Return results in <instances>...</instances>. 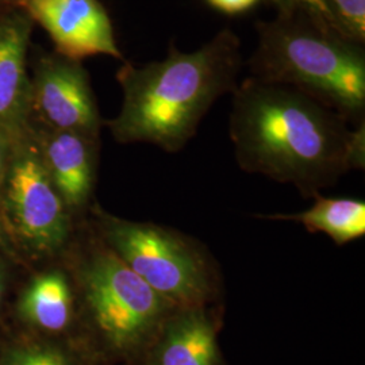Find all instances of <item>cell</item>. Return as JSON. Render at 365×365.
Listing matches in <instances>:
<instances>
[{
	"instance_id": "1",
	"label": "cell",
	"mask_w": 365,
	"mask_h": 365,
	"mask_svg": "<svg viewBox=\"0 0 365 365\" xmlns=\"http://www.w3.org/2000/svg\"><path fill=\"white\" fill-rule=\"evenodd\" d=\"M232 95L229 130L242 170L315 194L364 167V123L351 130L310 93L248 76Z\"/></svg>"
},
{
	"instance_id": "2",
	"label": "cell",
	"mask_w": 365,
	"mask_h": 365,
	"mask_svg": "<svg viewBox=\"0 0 365 365\" xmlns=\"http://www.w3.org/2000/svg\"><path fill=\"white\" fill-rule=\"evenodd\" d=\"M241 68V41L230 29L194 52L170 45L161 61L143 66L123 61L117 72L123 102L106 125L120 144L145 143L179 152L211 106L235 92Z\"/></svg>"
},
{
	"instance_id": "3",
	"label": "cell",
	"mask_w": 365,
	"mask_h": 365,
	"mask_svg": "<svg viewBox=\"0 0 365 365\" xmlns=\"http://www.w3.org/2000/svg\"><path fill=\"white\" fill-rule=\"evenodd\" d=\"M257 46L248 64L252 78L310 93L348 122H364L365 51L327 19L299 4L277 7L259 22Z\"/></svg>"
},
{
	"instance_id": "4",
	"label": "cell",
	"mask_w": 365,
	"mask_h": 365,
	"mask_svg": "<svg viewBox=\"0 0 365 365\" xmlns=\"http://www.w3.org/2000/svg\"><path fill=\"white\" fill-rule=\"evenodd\" d=\"M80 302L92 331L111 353L128 356L149 345L176 307L158 295L103 242L78 261Z\"/></svg>"
},
{
	"instance_id": "5",
	"label": "cell",
	"mask_w": 365,
	"mask_h": 365,
	"mask_svg": "<svg viewBox=\"0 0 365 365\" xmlns=\"http://www.w3.org/2000/svg\"><path fill=\"white\" fill-rule=\"evenodd\" d=\"M102 242L173 307H200L212 295L209 265L180 235L153 223L95 211Z\"/></svg>"
},
{
	"instance_id": "6",
	"label": "cell",
	"mask_w": 365,
	"mask_h": 365,
	"mask_svg": "<svg viewBox=\"0 0 365 365\" xmlns=\"http://www.w3.org/2000/svg\"><path fill=\"white\" fill-rule=\"evenodd\" d=\"M0 226L10 242L36 257L56 256L71 235L69 210L45 170L30 129L11 143Z\"/></svg>"
},
{
	"instance_id": "7",
	"label": "cell",
	"mask_w": 365,
	"mask_h": 365,
	"mask_svg": "<svg viewBox=\"0 0 365 365\" xmlns=\"http://www.w3.org/2000/svg\"><path fill=\"white\" fill-rule=\"evenodd\" d=\"M30 123L99 140L103 120L81 61L56 52L37 54L30 76Z\"/></svg>"
},
{
	"instance_id": "8",
	"label": "cell",
	"mask_w": 365,
	"mask_h": 365,
	"mask_svg": "<svg viewBox=\"0 0 365 365\" xmlns=\"http://www.w3.org/2000/svg\"><path fill=\"white\" fill-rule=\"evenodd\" d=\"M19 9L48 33L54 52L76 61L99 54L125 61L99 0H21Z\"/></svg>"
},
{
	"instance_id": "9",
	"label": "cell",
	"mask_w": 365,
	"mask_h": 365,
	"mask_svg": "<svg viewBox=\"0 0 365 365\" xmlns=\"http://www.w3.org/2000/svg\"><path fill=\"white\" fill-rule=\"evenodd\" d=\"M45 170L69 211L81 209L95 184L99 140L30 123Z\"/></svg>"
},
{
	"instance_id": "10",
	"label": "cell",
	"mask_w": 365,
	"mask_h": 365,
	"mask_svg": "<svg viewBox=\"0 0 365 365\" xmlns=\"http://www.w3.org/2000/svg\"><path fill=\"white\" fill-rule=\"evenodd\" d=\"M34 22L15 9L0 16V130L14 143L30 129L27 53Z\"/></svg>"
},
{
	"instance_id": "11",
	"label": "cell",
	"mask_w": 365,
	"mask_h": 365,
	"mask_svg": "<svg viewBox=\"0 0 365 365\" xmlns=\"http://www.w3.org/2000/svg\"><path fill=\"white\" fill-rule=\"evenodd\" d=\"M149 345L148 365H222L217 331L203 306L175 309Z\"/></svg>"
},
{
	"instance_id": "12",
	"label": "cell",
	"mask_w": 365,
	"mask_h": 365,
	"mask_svg": "<svg viewBox=\"0 0 365 365\" xmlns=\"http://www.w3.org/2000/svg\"><path fill=\"white\" fill-rule=\"evenodd\" d=\"M16 315L39 333H64L75 315L73 289L68 274L61 269H49L34 276L18 298Z\"/></svg>"
},
{
	"instance_id": "13",
	"label": "cell",
	"mask_w": 365,
	"mask_h": 365,
	"mask_svg": "<svg viewBox=\"0 0 365 365\" xmlns=\"http://www.w3.org/2000/svg\"><path fill=\"white\" fill-rule=\"evenodd\" d=\"M272 218L300 222L310 232L329 235L337 245L352 242L365 235V203L348 197H318L307 211Z\"/></svg>"
},
{
	"instance_id": "14",
	"label": "cell",
	"mask_w": 365,
	"mask_h": 365,
	"mask_svg": "<svg viewBox=\"0 0 365 365\" xmlns=\"http://www.w3.org/2000/svg\"><path fill=\"white\" fill-rule=\"evenodd\" d=\"M0 365H81L61 345L45 339H21L0 352Z\"/></svg>"
},
{
	"instance_id": "15",
	"label": "cell",
	"mask_w": 365,
	"mask_h": 365,
	"mask_svg": "<svg viewBox=\"0 0 365 365\" xmlns=\"http://www.w3.org/2000/svg\"><path fill=\"white\" fill-rule=\"evenodd\" d=\"M327 22L339 34L365 43V0H321Z\"/></svg>"
},
{
	"instance_id": "16",
	"label": "cell",
	"mask_w": 365,
	"mask_h": 365,
	"mask_svg": "<svg viewBox=\"0 0 365 365\" xmlns=\"http://www.w3.org/2000/svg\"><path fill=\"white\" fill-rule=\"evenodd\" d=\"M211 7L226 14L245 13L260 0H206Z\"/></svg>"
},
{
	"instance_id": "17",
	"label": "cell",
	"mask_w": 365,
	"mask_h": 365,
	"mask_svg": "<svg viewBox=\"0 0 365 365\" xmlns=\"http://www.w3.org/2000/svg\"><path fill=\"white\" fill-rule=\"evenodd\" d=\"M11 153V141L10 138L0 130V196H1V188L6 178V172L9 167V160Z\"/></svg>"
},
{
	"instance_id": "18",
	"label": "cell",
	"mask_w": 365,
	"mask_h": 365,
	"mask_svg": "<svg viewBox=\"0 0 365 365\" xmlns=\"http://www.w3.org/2000/svg\"><path fill=\"white\" fill-rule=\"evenodd\" d=\"M274 3L276 7H282V6H288V4H299L303 7L312 9L314 11L321 14L325 18V11H324V6L321 0H271ZM327 19V18H325Z\"/></svg>"
},
{
	"instance_id": "19",
	"label": "cell",
	"mask_w": 365,
	"mask_h": 365,
	"mask_svg": "<svg viewBox=\"0 0 365 365\" xmlns=\"http://www.w3.org/2000/svg\"><path fill=\"white\" fill-rule=\"evenodd\" d=\"M7 282H9V274H7V268L4 265L3 260L0 259V306L4 299L6 289H7Z\"/></svg>"
},
{
	"instance_id": "20",
	"label": "cell",
	"mask_w": 365,
	"mask_h": 365,
	"mask_svg": "<svg viewBox=\"0 0 365 365\" xmlns=\"http://www.w3.org/2000/svg\"><path fill=\"white\" fill-rule=\"evenodd\" d=\"M19 1L21 0H0V16L19 9Z\"/></svg>"
},
{
	"instance_id": "21",
	"label": "cell",
	"mask_w": 365,
	"mask_h": 365,
	"mask_svg": "<svg viewBox=\"0 0 365 365\" xmlns=\"http://www.w3.org/2000/svg\"><path fill=\"white\" fill-rule=\"evenodd\" d=\"M9 242H10V241H9L7 235L3 232V229H1V226H0V250L7 248Z\"/></svg>"
}]
</instances>
